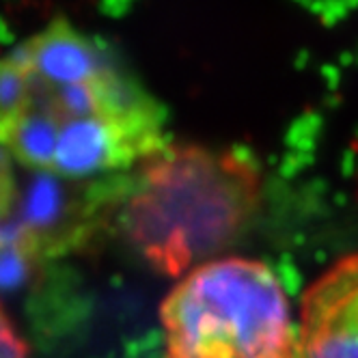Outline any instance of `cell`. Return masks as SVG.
I'll use <instances>...</instances> for the list:
<instances>
[{
  "label": "cell",
  "instance_id": "1",
  "mask_svg": "<svg viewBox=\"0 0 358 358\" xmlns=\"http://www.w3.org/2000/svg\"><path fill=\"white\" fill-rule=\"evenodd\" d=\"M169 143L164 106L67 17L0 55V149L24 169L119 182Z\"/></svg>",
  "mask_w": 358,
  "mask_h": 358
},
{
  "label": "cell",
  "instance_id": "2",
  "mask_svg": "<svg viewBox=\"0 0 358 358\" xmlns=\"http://www.w3.org/2000/svg\"><path fill=\"white\" fill-rule=\"evenodd\" d=\"M259 190L257 169L238 151L171 141L117 182L121 227L151 268L186 276L234 242Z\"/></svg>",
  "mask_w": 358,
  "mask_h": 358
},
{
  "label": "cell",
  "instance_id": "3",
  "mask_svg": "<svg viewBox=\"0 0 358 358\" xmlns=\"http://www.w3.org/2000/svg\"><path fill=\"white\" fill-rule=\"evenodd\" d=\"M160 322L164 358H302L289 298L255 259L218 257L188 272Z\"/></svg>",
  "mask_w": 358,
  "mask_h": 358
},
{
  "label": "cell",
  "instance_id": "4",
  "mask_svg": "<svg viewBox=\"0 0 358 358\" xmlns=\"http://www.w3.org/2000/svg\"><path fill=\"white\" fill-rule=\"evenodd\" d=\"M298 332L302 358H358V250L306 289Z\"/></svg>",
  "mask_w": 358,
  "mask_h": 358
},
{
  "label": "cell",
  "instance_id": "5",
  "mask_svg": "<svg viewBox=\"0 0 358 358\" xmlns=\"http://www.w3.org/2000/svg\"><path fill=\"white\" fill-rule=\"evenodd\" d=\"M0 358H29L27 345L20 339L3 306H0Z\"/></svg>",
  "mask_w": 358,
  "mask_h": 358
}]
</instances>
